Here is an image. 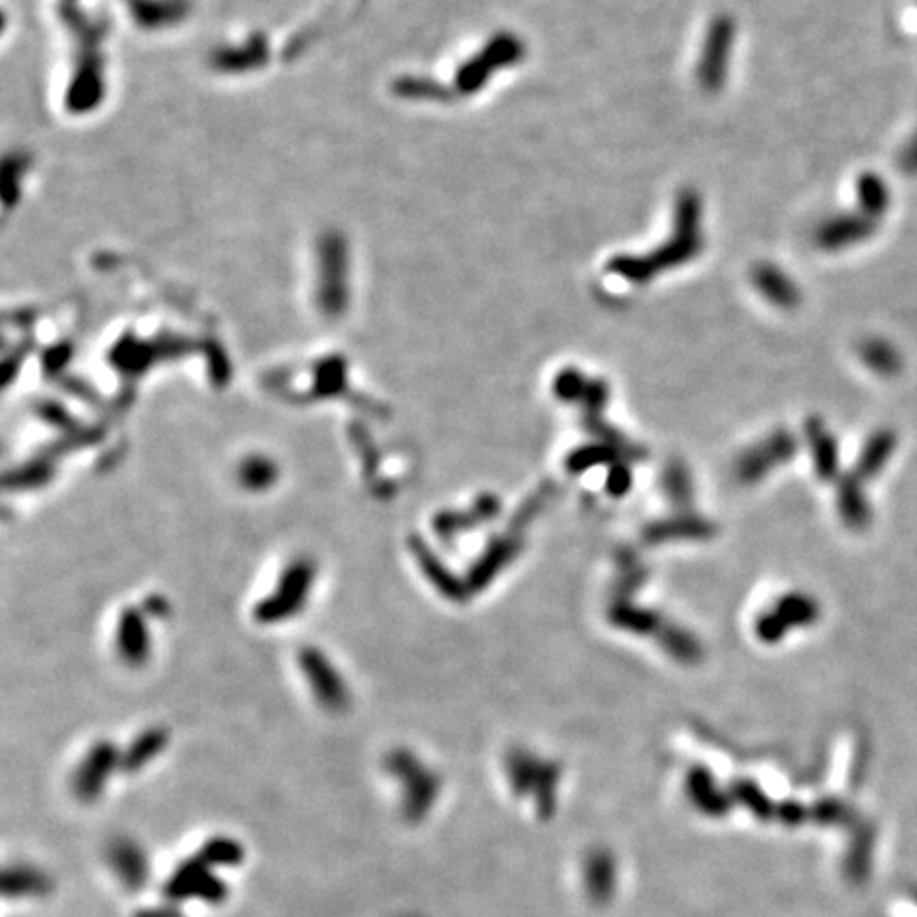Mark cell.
<instances>
[{"label": "cell", "mask_w": 917, "mask_h": 917, "mask_svg": "<svg viewBox=\"0 0 917 917\" xmlns=\"http://www.w3.org/2000/svg\"><path fill=\"white\" fill-rule=\"evenodd\" d=\"M860 196H862V204L867 206V211L871 215H879L888 209V189L875 177H867L862 181Z\"/></svg>", "instance_id": "obj_1"}, {"label": "cell", "mask_w": 917, "mask_h": 917, "mask_svg": "<svg viewBox=\"0 0 917 917\" xmlns=\"http://www.w3.org/2000/svg\"><path fill=\"white\" fill-rule=\"evenodd\" d=\"M905 166L911 172H917V136H915V141L909 145V149L905 153Z\"/></svg>", "instance_id": "obj_2"}]
</instances>
